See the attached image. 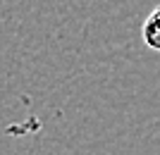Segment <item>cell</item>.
Segmentation results:
<instances>
[{
  "mask_svg": "<svg viewBox=\"0 0 160 155\" xmlns=\"http://www.w3.org/2000/svg\"><path fill=\"white\" fill-rule=\"evenodd\" d=\"M141 36H143V43L151 50L160 53V7H155L148 14V19L143 22V29H141Z\"/></svg>",
  "mask_w": 160,
  "mask_h": 155,
  "instance_id": "6da1fadb",
  "label": "cell"
}]
</instances>
